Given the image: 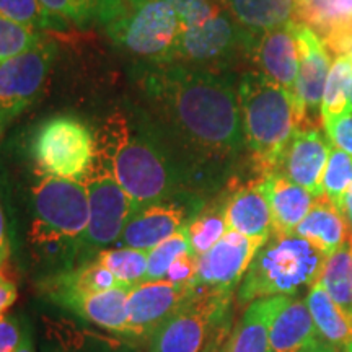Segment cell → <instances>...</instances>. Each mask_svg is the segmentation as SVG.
<instances>
[{
	"instance_id": "cell-1",
	"label": "cell",
	"mask_w": 352,
	"mask_h": 352,
	"mask_svg": "<svg viewBox=\"0 0 352 352\" xmlns=\"http://www.w3.org/2000/svg\"><path fill=\"white\" fill-rule=\"evenodd\" d=\"M144 88L165 124L182 139L204 184L215 186L246 152L239 80L215 72L168 63L148 65Z\"/></svg>"
},
{
	"instance_id": "cell-2",
	"label": "cell",
	"mask_w": 352,
	"mask_h": 352,
	"mask_svg": "<svg viewBox=\"0 0 352 352\" xmlns=\"http://www.w3.org/2000/svg\"><path fill=\"white\" fill-rule=\"evenodd\" d=\"M95 140L96 151L107 157L118 183L138 208L173 196L178 178L170 157L151 132L135 127L126 114L108 116Z\"/></svg>"
},
{
	"instance_id": "cell-3",
	"label": "cell",
	"mask_w": 352,
	"mask_h": 352,
	"mask_svg": "<svg viewBox=\"0 0 352 352\" xmlns=\"http://www.w3.org/2000/svg\"><path fill=\"white\" fill-rule=\"evenodd\" d=\"M239 101L254 176L277 171L289 142L303 126L296 95L258 70H246L239 78Z\"/></svg>"
},
{
	"instance_id": "cell-4",
	"label": "cell",
	"mask_w": 352,
	"mask_h": 352,
	"mask_svg": "<svg viewBox=\"0 0 352 352\" xmlns=\"http://www.w3.org/2000/svg\"><path fill=\"white\" fill-rule=\"evenodd\" d=\"M179 21L171 63L230 72L240 59H250L256 36L232 19L219 0H168Z\"/></svg>"
},
{
	"instance_id": "cell-5",
	"label": "cell",
	"mask_w": 352,
	"mask_h": 352,
	"mask_svg": "<svg viewBox=\"0 0 352 352\" xmlns=\"http://www.w3.org/2000/svg\"><path fill=\"white\" fill-rule=\"evenodd\" d=\"M33 219L28 239L46 256L80 252L90 222L85 184L43 175L32 189Z\"/></svg>"
},
{
	"instance_id": "cell-6",
	"label": "cell",
	"mask_w": 352,
	"mask_h": 352,
	"mask_svg": "<svg viewBox=\"0 0 352 352\" xmlns=\"http://www.w3.org/2000/svg\"><path fill=\"white\" fill-rule=\"evenodd\" d=\"M98 23L114 43L148 65L173 60L179 21L168 0H104Z\"/></svg>"
},
{
	"instance_id": "cell-7",
	"label": "cell",
	"mask_w": 352,
	"mask_h": 352,
	"mask_svg": "<svg viewBox=\"0 0 352 352\" xmlns=\"http://www.w3.org/2000/svg\"><path fill=\"white\" fill-rule=\"evenodd\" d=\"M327 256L297 235H271L236 290L240 305L263 297L297 296L318 279Z\"/></svg>"
},
{
	"instance_id": "cell-8",
	"label": "cell",
	"mask_w": 352,
	"mask_h": 352,
	"mask_svg": "<svg viewBox=\"0 0 352 352\" xmlns=\"http://www.w3.org/2000/svg\"><path fill=\"white\" fill-rule=\"evenodd\" d=\"M82 183L87 188L90 206V222L82 250L96 254L116 245L126 223L139 208L118 183L107 157L98 151H95L94 164Z\"/></svg>"
},
{
	"instance_id": "cell-9",
	"label": "cell",
	"mask_w": 352,
	"mask_h": 352,
	"mask_svg": "<svg viewBox=\"0 0 352 352\" xmlns=\"http://www.w3.org/2000/svg\"><path fill=\"white\" fill-rule=\"evenodd\" d=\"M95 151L94 132L74 116H56L44 121L32 144L39 173L77 182H82L90 170Z\"/></svg>"
},
{
	"instance_id": "cell-10",
	"label": "cell",
	"mask_w": 352,
	"mask_h": 352,
	"mask_svg": "<svg viewBox=\"0 0 352 352\" xmlns=\"http://www.w3.org/2000/svg\"><path fill=\"white\" fill-rule=\"evenodd\" d=\"M232 296L199 289L178 314L151 338L148 352H204V347L227 333Z\"/></svg>"
},
{
	"instance_id": "cell-11",
	"label": "cell",
	"mask_w": 352,
	"mask_h": 352,
	"mask_svg": "<svg viewBox=\"0 0 352 352\" xmlns=\"http://www.w3.org/2000/svg\"><path fill=\"white\" fill-rule=\"evenodd\" d=\"M54 57L56 44L43 38L23 54L0 63V131L41 96Z\"/></svg>"
},
{
	"instance_id": "cell-12",
	"label": "cell",
	"mask_w": 352,
	"mask_h": 352,
	"mask_svg": "<svg viewBox=\"0 0 352 352\" xmlns=\"http://www.w3.org/2000/svg\"><path fill=\"white\" fill-rule=\"evenodd\" d=\"M264 243L227 230L209 252L197 256L196 287L209 294L232 296Z\"/></svg>"
},
{
	"instance_id": "cell-13",
	"label": "cell",
	"mask_w": 352,
	"mask_h": 352,
	"mask_svg": "<svg viewBox=\"0 0 352 352\" xmlns=\"http://www.w3.org/2000/svg\"><path fill=\"white\" fill-rule=\"evenodd\" d=\"M199 289L170 280H147L131 289L127 298V338H152L178 314Z\"/></svg>"
},
{
	"instance_id": "cell-14",
	"label": "cell",
	"mask_w": 352,
	"mask_h": 352,
	"mask_svg": "<svg viewBox=\"0 0 352 352\" xmlns=\"http://www.w3.org/2000/svg\"><path fill=\"white\" fill-rule=\"evenodd\" d=\"M297 25L298 74L296 100L303 116V126L321 124V101L331 69V57L327 44L308 26Z\"/></svg>"
},
{
	"instance_id": "cell-15",
	"label": "cell",
	"mask_w": 352,
	"mask_h": 352,
	"mask_svg": "<svg viewBox=\"0 0 352 352\" xmlns=\"http://www.w3.org/2000/svg\"><path fill=\"white\" fill-rule=\"evenodd\" d=\"M333 144L321 126H302L294 134L277 171L314 196L323 195V173Z\"/></svg>"
},
{
	"instance_id": "cell-16",
	"label": "cell",
	"mask_w": 352,
	"mask_h": 352,
	"mask_svg": "<svg viewBox=\"0 0 352 352\" xmlns=\"http://www.w3.org/2000/svg\"><path fill=\"white\" fill-rule=\"evenodd\" d=\"M191 219L188 206L171 197L142 206L132 214L114 246L151 252L162 241L182 230Z\"/></svg>"
},
{
	"instance_id": "cell-17",
	"label": "cell",
	"mask_w": 352,
	"mask_h": 352,
	"mask_svg": "<svg viewBox=\"0 0 352 352\" xmlns=\"http://www.w3.org/2000/svg\"><path fill=\"white\" fill-rule=\"evenodd\" d=\"M250 60L258 72L266 76L290 94H296L298 74V43L296 21L277 26L258 34L254 39Z\"/></svg>"
},
{
	"instance_id": "cell-18",
	"label": "cell",
	"mask_w": 352,
	"mask_h": 352,
	"mask_svg": "<svg viewBox=\"0 0 352 352\" xmlns=\"http://www.w3.org/2000/svg\"><path fill=\"white\" fill-rule=\"evenodd\" d=\"M292 21L314 30L334 56L349 50L352 0H294Z\"/></svg>"
},
{
	"instance_id": "cell-19",
	"label": "cell",
	"mask_w": 352,
	"mask_h": 352,
	"mask_svg": "<svg viewBox=\"0 0 352 352\" xmlns=\"http://www.w3.org/2000/svg\"><path fill=\"white\" fill-rule=\"evenodd\" d=\"M227 230L239 232L248 239L267 241L272 232L270 202L263 188V176L232 184L226 196Z\"/></svg>"
},
{
	"instance_id": "cell-20",
	"label": "cell",
	"mask_w": 352,
	"mask_h": 352,
	"mask_svg": "<svg viewBox=\"0 0 352 352\" xmlns=\"http://www.w3.org/2000/svg\"><path fill=\"white\" fill-rule=\"evenodd\" d=\"M129 287L104 292H56L51 298L103 331L126 336Z\"/></svg>"
},
{
	"instance_id": "cell-21",
	"label": "cell",
	"mask_w": 352,
	"mask_h": 352,
	"mask_svg": "<svg viewBox=\"0 0 352 352\" xmlns=\"http://www.w3.org/2000/svg\"><path fill=\"white\" fill-rule=\"evenodd\" d=\"M41 352H140L120 334H108L69 318H43Z\"/></svg>"
},
{
	"instance_id": "cell-22",
	"label": "cell",
	"mask_w": 352,
	"mask_h": 352,
	"mask_svg": "<svg viewBox=\"0 0 352 352\" xmlns=\"http://www.w3.org/2000/svg\"><path fill=\"white\" fill-rule=\"evenodd\" d=\"M263 188L270 202L271 235H292L314 206L315 197L279 171L263 176Z\"/></svg>"
},
{
	"instance_id": "cell-23",
	"label": "cell",
	"mask_w": 352,
	"mask_h": 352,
	"mask_svg": "<svg viewBox=\"0 0 352 352\" xmlns=\"http://www.w3.org/2000/svg\"><path fill=\"white\" fill-rule=\"evenodd\" d=\"M294 235L307 240L321 254L329 256L349 239L351 226L346 214L321 195L315 197L310 212L298 223Z\"/></svg>"
},
{
	"instance_id": "cell-24",
	"label": "cell",
	"mask_w": 352,
	"mask_h": 352,
	"mask_svg": "<svg viewBox=\"0 0 352 352\" xmlns=\"http://www.w3.org/2000/svg\"><path fill=\"white\" fill-rule=\"evenodd\" d=\"M320 340L305 298L287 296L270 331V352H302Z\"/></svg>"
},
{
	"instance_id": "cell-25",
	"label": "cell",
	"mask_w": 352,
	"mask_h": 352,
	"mask_svg": "<svg viewBox=\"0 0 352 352\" xmlns=\"http://www.w3.org/2000/svg\"><path fill=\"white\" fill-rule=\"evenodd\" d=\"M287 296L263 297L246 307L220 352H270L272 320Z\"/></svg>"
},
{
	"instance_id": "cell-26",
	"label": "cell",
	"mask_w": 352,
	"mask_h": 352,
	"mask_svg": "<svg viewBox=\"0 0 352 352\" xmlns=\"http://www.w3.org/2000/svg\"><path fill=\"white\" fill-rule=\"evenodd\" d=\"M305 302L321 340L341 352H352V311L334 302L318 280L308 287Z\"/></svg>"
},
{
	"instance_id": "cell-27",
	"label": "cell",
	"mask_w": 352,
	"mask_h": 352,
	"mask_svg": "<svg viewBox=\"0 0 352 352\" xmlns=\"http://www.w3.org/2000/svg\"><path fill=\"white\" fill-rule=\"evenodd\" d=\"M232 19L248 33L261 34L292 21L294 0H219Z\"/></svg>"
},
{
	"instance_id": "cell-28",
	"label": "cell",
	"mask_w": 352,
	"mask_h": 352,
	"mask_svg": "<svg viewBox=\"0 0 352 352\" xmlns=\"http://www.w3.org/2000/svg\"><path fill=\"white\" fill-rule=\"evenodd\" d=\"M316 280L334 302L352 311V232L346 243L324 259Z\"/></svg>"
},
{
	"instance_id": "cell-29",
	"label": "cell",
	"mask_w": 352,
	"mask_h": 352,
	"mask_svg": "<svg viewBox=\"0 0 352 352\" xmlns=\"http://www.w3.org/2000/svg\"><path fill=\"white\" fill-rule=\"evenodd\" d=\"M118 287H124L120 280L114 277L111 271H108L103 264L96 261H85L80 266L60 272L47 287V292H104Z\"/></svg>"
},
{
	"instance_id": "cell-30",
	"label": "cell",
	"mask_w": 352,
	"mask_h": 352,
	"mask_svg": "<svg viewBox=\"0 0 352 352\" xmlns=\"http://www.w3.org/2000/svg\"><path fill=\"white\" fill-rule=\"evenodd\" d=\"M95 259L103 264L108 271H111L124 287L147 283L148 252L127 248V246H113L96 253Z\"/></svg>"
},
{
	"instance_id": "cell-31",
	"label": "cell",
	"mask_w": 352,
	"mask_h": 352,
	"mask_svg": "<svg viewBox=\"0 0 352 352\" xmlns=\"http://www.w3.org/2000/svg\"><path fill=\"white\" fill-rule=\"evenodd\" d=\"M352 88V63L346 54L336 56L329 69L327 85L321 101V124L333 118L341 116L349 108V95Z\"/></svg>"
},
{
	"instance_id": "cell-32",
	"label": "cell",
	"mask_w": 352,
	"mask_h": 352,
	"mask_svg": "<svg viewBox=\"0 0 352 352\" xmlns=\"http://www.w3.org/2000/svg\"><path fill=\"white\" fill-rule=\"evenodd\" d=\"M226 197L214 202L210 208L201 209L186 223V235L191 250L197 256L209 252L217 241L226 235Z\"/></svg>"
},
{
	"instance_id": "cell-33",
	"label": "cell",
	"mask_w": 352,
	"mask_h": 352,
	"mask_svg": "<svg viewBox=\"0 0 352 352\" xmlns=\"http://www.w3.org/2000/svg\"><path fill=\"white\" fill-rule=\"evenodd\" d=\"M323 195L344 212V202L352 189V155L333 147L323 173Z\"/></svg>"
},
{
	"instance_id": "cell-34",
	"label": "cell",
	"mask_w": 352,
	"mask_h": 352,
	"mask_svg": "<svg viewBox=\"0 0 352 352\" xmlns=\"http://www.w3.org/2000/svg\"><path fill=\"white\" fill-rule=\"evenodd\" d=\"M0 15L39 33L44 30L65 28V25L51 15L39 0H0Z\"/></svg>"
},
{
	"instance_id": "cell-35",
	"label": "cell",
	"mask_w": 352,
	"mask_h": 352,
	"mask_svg": "<svg viewBox=\"0 0 352 352\" xmlns=\"http://www.w3.org/2000/svg\"><path fill=\"white\" fill-rule=\"evenodd\" d=\"M60 23L87 28L100 20L103 0H39Z\"/></svg>"
},
{
	"instance_id": "cell-36",
	"label": "cell",
	"mask_w": 352,
	"mask_h": 352,
	"mask_svg": "<svg viewBox=\"0 0 352 352\" xmlns=\"http://www.w3.org/2000/svg\"><path fill=\"white\" fill-rule=\"evenodd\" d=\"M191 250L186 235V226L182 230L176 232L173 236L162 241L155 248L148 252V267H147V280H164L166 271L178 256Z\"/></svg>"
},
{
	"instance_id": "cell-37",
	"label": "cell",
	"mask_w": 352,
	"mask_h": 352,
	"mask_svg": "<svg viewBox=\"0 0 352 352\" xmlns=\"http://www.w3.org/2000/svg\"><path fill=\"white\" fill-rule=\"evenodd\" d=\"M43 41L41 33L0 15V63L20 56Z\"/></svg>"
},
{
	"instance_id": "cell-38",
	"label": "cell",
	"mask_w": 352,
	"mask_h": 352,
	"mask_svg": "<svg viewBox=\"0 0 352 352\" xmlns=\"http://www.w3.org/2000/svg\"><path fill=\"white\" fill-rule=\"evenodd\" d=\"M323 127L334 147L352 155V111L324 121Z\"/></svg>"
},
{
	"instance_id": "cell-39",
	"label": "cell",
	"mask_w": 352,
	"mask_h": 352,
	"mask_svg": "<svg viewBox=\"0 0 352 352\" xmlns=\"http://www.w3.org/2000/svg\"><path fill=\"white\" fill-rule=\"evenodd\" d=\"M197 274V254L192 250H188L182 256H178L166 271L164 280H170L175 284H191L196 285Z\"/></svg>"
},
{
	"instance_id": "cell-40",
	"label": "cell",
	"mask_w": 352,
	"mask_h": 352,
	"mask_svg": "<svg viewBox=\"0 0 352 352\" xmlns=\"http://www.w3.org/2000/svg\"><path fill=\"white\" fill-rule=\"evenodd\" d=\"M21 336H23V327L16 316L0 314V352H15L19 347Z\"/></svg>"
},
{
	"instance_id": "cell-41",
	"label": "cell",
	"mask_w": 352,
	"mask_h": 352,
	"mask_svg": "<svg viewBox=\"0 0 352 352\" xmlns=\"http://www.w3.org/2000/svg\"><path fill=\"white\" fill-rule=\"evenodd\" d=\"M16 296H19V290H16L15 283L0 271V314H6L15 303Z\"/></svg>"
},
{
	"instance_id": "cell-42",
	"label": "cell",
	"mask_w": 352,
	"mask_h": 352,
	"mask_svg": "<svg viewBox=\"0 0 352 352\" xmlns=\"http://www.w3.org/2000/svg\"><path fill=\"white\" fill-rule=\"evenodd\" d=\"M8 256H10V243H8L7 235V220L2 204H0V267L6 266Z\"/></svg>"
},
{
	"instance_id": "cell-43",
	"label": "cell",
	"mask_w": 352,
	"mask_h": 352,
	"mask_svg": "<svg viewBox=\"0 0 352 352\" xmlns=\"http://www.w3.org/2000/svg\"><path fill=\"white\" fill-rule=\"evenodd\" d=\"M302 352H341L338 347H334L329 344V342L323 341V340H318L315 341L314 344H310L308 347H305Z\"/></svg>"
},
{
	"instance_id": "cell-44",
	"label": "cell",
	"mask_w": 352,
	"mask_h": 352,
	"mask_svg": "<svg viewBox=\"0 0 352 352\" xmlns=\"http://www.w3.org/2000/svg\"><path fill=\"white\" fill-rule=\"evenodd\" d=\"M15 352H34L32 333H30L28 327H23V336H21V341L19 347H16Z\"/></svg>"
},
{
	"instance_id": "cell-45",
	"label": "cell",
	"mask_w": 352,
	"mask_h": 352,
	"mask_svg": "<svg viewBox=\"0 0 352 352\" xmlns=\"http://www.w3.org/2000/svg\"><path fill=\"white\" fill-rule=\"evenodd\" d=\"M344 214H346L347 222H349L351 232H352V189H351V192H349V195H347V197H346V202H344Z\"/></svg>"
},
{
	"instance_id": "cell-46",
	"label": "cell",
	"mask_w": 352,
	"mask_h": 352,
	"mask_svg": "<svg viewBox=\"0 0 352 352\" xmlns=\"http://www.w3.org/2000/svg\"><path fill=\"white\" fill-rule=\"evenodd\" d=\"M346 56H347V57H349V59H351V63H352V43H351L349 50H347V52H346Z\"/></svg>"
},
{
	"instance_id": "cell-47",
	"label": "cell",
	"mask_w": 352,
	"mask_h": 352,
	"mask_svg": "<svg viewBox=\"0 0 352 352\" xmlns=\"http://www.w3.org/2000/svg\"><path fill=\"white\" fill-rule=\"evenodd\" d=\"M349 108H351V111H352V88H351V95H349Z\"/></svg>"
}]
</instances>
